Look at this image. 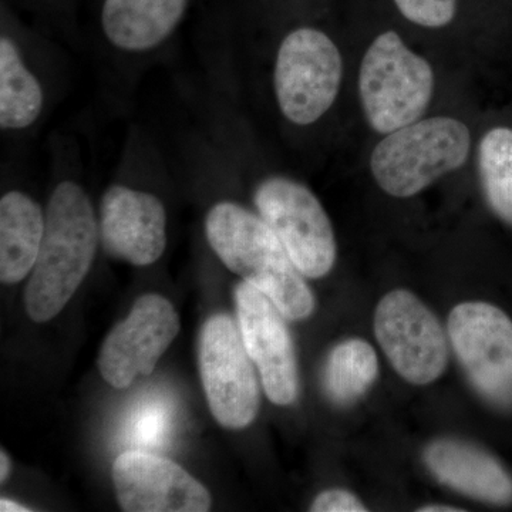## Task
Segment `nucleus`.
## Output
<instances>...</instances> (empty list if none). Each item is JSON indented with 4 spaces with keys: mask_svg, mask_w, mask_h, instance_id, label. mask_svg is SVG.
Here are the masks:
<instances>
[{
    "mask_svg": "<svg viewBox=\"0 0 512 512\" xmlns=\"http://www.w3.org/2000/svg\"><path fill=\"white\" fill-rule=\"evenodd\" d=\"M99 241L89 194L76 181H60L47 201L45 235L26 288L33 322H49L63 311L89 274Z\"/></svg>",
    "mask_w": 512,
    "mask_h": 512,
    "instance_id": "1",
    "label": "nucleus"
},
{
    "mask_svg": "<svg viewBox=\"0 0 512 512\" xmlns=\"http://www.w3.org/2000/svg\"><path fill=\"white\" fill-rule=\"evenodd\" d=\"M212 251L229 271L268 296L288 320L309 318L315 296L271 227L234 201L212 205L205 218Z\"/></svg>",
    "mask_w": 512,
    "mask_h": 512,
    "instance_id": "2",
    "label": "nucleus"
},
{
    "mask_svg": "<svg viewBox=\"0 0 512 512\" xmlns=\"http://www.w3.org/2000/svg\"><path fill=\"white\" fill-rule=\"evenodd\" d=\"M470 150V130L460 120H417L386 134L372 151L370 170L386 194L410 198L463 167Z\"/></svg>",
    "mask_w": 512,
    "mask_h": 512,
    "instance_id": "3",
    "label": "nucleus"
},
{
    "mask_svg": "<svg viewBox=\"0 0 512 512\" xmlns=\"http://www.w3.org/2000/svg\"><path fill=\"white\" fill-rule=\"evenodd\" d=\"M433 92V69L424 57L393 30L376 37L359 72L363 113L376 133L386 136L419 120Z\"/></svg>",
    "mask_w": 512,
    "mask_h": 512,
    "instance_id": "4",
    "label": "nucleus"
},
{
    "mask_svg": "<svg viewBox=\"0 0 512 512\" xmlns=\"http://www.w3.org/2000/svg\"><path fill=\"white\" fill-rule=\"evenodd\" d=\"M343 76L339 47L322 30L298 28L276 52L274 92L289 123L308 127L322 119L338 99Z\"/></svg>",
    "mask_w": 512,
    "mask_h": 512,
    "instance_id": "5",
    "label": "nucleus"
},
{
    "mask_svg": "<svg viewBox=\"0 0 512 512\" xmlns=\"http://www.w3.org/2000/svg\"><path fill=\"white\" fill-rule=\"evenodd\" d=\"M254 204L305 278H323L332 271L338 254L335 231L306 185L285 175H269L256 185Z\"/></svg>",
    "mask_w": 512,
    "mask_h": 512,
    "instance_id": "6",
    "label": "nucleus"
},
{
    "mask_svg": "<svg viewBox=\"0 0 512 512\" xmlns=\"http://www.w3.org/2000/svg\"><path fill=\"white\" fill-rule=\"evenodd\" d=\"M448 339L485 403L512 412V320L488 302H463L448 315Z\"/></svg>",
    "mask_w": 512,
    "mask_h": 512,
    "instance_id": "7",
    "label": "nucleus"
},
{
    "mask_svg": "<svg viewBox=\"0 0 512 512\" xmlns=\"http://www.w3.org/2000/svg\"><path fill=\"white\" fill-rule=\"evenodd\" d=\"M200 373L212 416L229 430H241L259 410V382L241 329L225 313L211 316L200 336Z\"/></svg>",
    "mask_w": 512,
    "mask_h": 512,
    "instance_id": "8",
    "label": "nucleus"
},
{
    "mask_svg": "<svg viewBox=\"0 0 512 512\" xmlns=\"http://www.w3.org/2000/svg\"><path fill=\"white\" fill-rule=\"evenodd\" d=\"M375 335L397 375L426 386L448 365V335L440 320L414 293L394 289L375 311Z\"/></svg>",
    "mask_w": 512,
    "mask_h": 512,
    "instance_id": "9",
    "label": "nucleus"
},
{
    "mask_svg": "<svg viewBox=\"0 0 512 512\" xmlns=\"http://www.w3.org/2000/svg\"><path fill=\"white\" fill-rule=\"evenodd\" d=\"M180 332V318L168 299L156 293L138 298L101 346L99 370L114 389H126L138 376L156 369Z\"/></svg>",
    "mask_w": 512,
    "mask_h": 512,
    "instance_id": "10",
    "label": "nucleus"
},
{
    "mask_svg": "<svg viewBox=\"0 0 512 512\" xmlns=\"http://www.w3.org/2000/svg\"><path fill=\"white\" fill-rule=\"evenodd\" d=\"M235 306L245 348L265 394L278 406H289L299 396L298 360L286 316L268 296L242 281L235 288Z\"/></svg>",
    "mask_w": 512,
    "mask_h": 512,
    "instance_id": "11",
    "label": "nucleus"
},
{
    "mask_svg": "<svg viewBox=\"0 0 512 512\" xmlns=\"http://www.w3.org/2000/svg\"><path fill=\"white\" fill-rule=\"evenodd\" d=\"M117 501L127 512H205L207 488L168 458L143 450L124 451L111 470Z\"/></svg>",
    "mask_w": 512,
    "mask_h": 512,
    "instance_id": "12",
    "label": "nucleus"
},
{
    "mask_svg": "<svg viewBox=\"0 0 512 512\" xmlns=\"http://www.w3.org/2000/svg\"><path fill=\"white\" fill-rule=\"evenodd\" d=\"M100 242L106 254L136 266L156 264L167 247V211L151 192L114 184L101 197Z\"/></svg>",
    "mask_w": 512,
    "mask_h": 512,
    "instance_id": "13",
    "label": "nucleus"
},
{
    "mask_svg": "<svg viewBox=\"0 0 512 512\" xmlns=\"http://www.w3.org/2000/svg\"><path fill=\"white\" fill-rule=\"evenodd\" d=\"M423 461L431 476L457 493L484 504H512V474L476 443L441 437L424 448Z\"/></svg>",
    "mask_w": 512,
    "mask_h": 512,
    "instance_id": "14",
    "label": "nucleus"
},
{
    "mask_svg": "<svg viewBox=\"0 0 512 512\" xmlns=\"http://www.w3.org/2000/svg\"><path fill=\"white\" fill-rule=\"evenodd\" d=\"M188 5L190 0H103L101 32L117 52L148 55L174 35Z\"/></svg>",
    "mask_w": 512,
    "mask_h": 512,
    "instance_id": "15",
    "label": "nucleus"
},
{
    "mask_svg": "<svg viewBox=\"0 0 512 512\" xmlns=\"http://www.w3.org/2000/svg\"><path fill=\"white\" fill-rule=\"evenodd\" d=\"M46 228V208L26 192L12 190L0 200V281L18 284L35 268Z\"/></svg>",
    "mask_w": 512,
    "mask_h": 512,
    "instance_id": "16",
    "label": "nucleus"
},
{
    "mask_svg": "<svg viewBox=\"0 0 512 512\" xmlns=\"http://www.w3.org/2000/svg\"><path fill=\"white\" fill-rule=\"evenodd\" d=\"M46 94L22 47L8 33L0 37V127L22 131L35 126L45 109Z\"/></svg>",
    "mask_w": 512,
    "mask_h": 512,
    "instance_id": "17",
    "label": "nucleus"
},
{
    "mask_svg": "<svg viewBox=\"0 0 512 512\" xmlns=\"http://www.w3.org/2000/svg\"><path fill=\"white\" fill-rule=\"evenodd\" d=\"M379 375V359L366 340H343L330 350L322 370L326 397L336 406L346 407L365 396Z\"/></svg>",
    "mask_w": 512,
    "mask_h": 512,
    "instance_id": "18",
    "label": "nucleus"
},
{
    "mask_svg": "<svg viewBox=\"0 0 512 512\" xmlns=\"http://www.w3.org/2000/svg\"><path fill=\"white\" fill-rule=\"evenodd\" d=\"M478 173L485 200L498 218L512 225V130L488 131L478 147Z\"/></svg>",
    "mask_w": 512,
    "mask_h": 512,
    "instance_id": "19",
    "label": "nucleus"
},
{
    "mask_svg": "<svg viewBox=\"0 0 512 512\" xmlns=\"http://www.w3.org/2000/svg\"><path fill=\"white\" fill-rule=\"evenodd\" d=\"M400 13L423 28L440 29L456 16L457 0H394Z\"/></svg>",
    "mask_w": 512,
    "mask_h": 512,
    "instance_id": "20",
    "label": "nucleus"
},
{
    "mask_svg": "<svg viewBox=\"0 0 512 512\" xmlns=\"http://www.w3.org/2000/svg\"><path fill=\"white\" fill-rule=\"evenodd\" d=\"M312 512H366L365 504L355 494L342 488H333L320 493L313 500Z\"/></svg>",
    "mask_w": 512,
    "mask_h": 512,
    "instance_id": "21",
    "label": "nucleus"
},
{
    "mask_svg": "<svg viewBox=\"0 0 512 512\" xmlns=\"http://www.w3.org/2000/svg\"><path fill=\"white\" fill-rule=\"evenodd\" d=\"M167 429V414L160 407L144 410L138 417L136 426L133 429V436L137 443L154 446L158 441L163 440Z\"/></svg>",
    "mask_w": 512,
    "mask_h": 512,
    "instance_id": "22",
    "label": "nucleus"
},
{
    "mask_svg": "<svg viewBox=\"0 0 512 512\" xmlns=\"http://www.w3.org/2000/svg\"><path fill=\"white\" fill-rule=\"evenodd\" d=\"M419 512H464L463 508L447 504H427L417 510Z\"/></svg>",
    "mask_w": 512,
    "mask_h": 512,
    "instance_id": "23",
    "label": "nucleus"
},
{
    "mask_svg": "<svg viewBox=\"0 0 512 512\" xmlns=\"http://www.w3.org/2000/svg\"><path fill=\"white\" fill-rule=\"evenodd\" d=\"M0 511L2 512H28L32 511L28 507H23V505H20L18 503H15V501H10L8 498H2L0 500Z\"/></svg>",
    "mask_w": 512,
    "mask_h": 512,
    "instance_id": "24",
    "label": "nucleus"
},
{
    "mask_svg": "<svg viewBox=\"0 0 512 512\" xmlns=\"http://www.w3.org/2000/svg\"><path fill=\"white\" fill-rule=\"evenodd\" d=\"M0 466H2L0 467V481L5 483L10 474V460L5 450H2V453H0Z\"/></svg>",
    "mask_w": 512,
    "mask_h": 512,
    "instance_id": "25",
    "label": "nucleus"
}]
</instances>
